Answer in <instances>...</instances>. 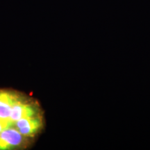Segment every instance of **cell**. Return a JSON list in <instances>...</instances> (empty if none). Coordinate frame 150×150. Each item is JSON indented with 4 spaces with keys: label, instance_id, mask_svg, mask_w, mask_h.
Returning <instances> with one entry per match:
<instances>
[{
    "label": "cell",
    "instance_id": "277c9868",
    "mask_svg": "<svg viewBox=\"0 0 150 150\" xmlns=\"http://www.w3.org/2000/svg\"><path fill=\"white\" fill-rule=\"evenodd\" d=\"M6 127H8L6 126L0 120V133H1V131L4 130L5 128H6Z\"/></svg>",
    "mask_w": 150,
    "mask_h": 150
},
{
    "label": "cell",
    "instance_id": "6da1fadb",
    "mask_svg": "<svg viewBox=\"0 0 150 150\" xmlns=\"http://www.w3.org/2000/svg\"><path fill=\"white\" fill-rule=\"evenodd\" d=\"M31 140L19 132L14 127L5 128L0 133V150H10L27 147Z\"/></svg>",
    "mask_w": 150,
    "mask_h": 150
},
{
    "label": "cell",
    "instance_id": "3957f363",
    "mask_svg": "<svg viewBox=\"0 0 150 150\" xmlns=\"http://www.w3.org/2000/svg\"><path fill=\"white\" fill-rule=\"evenodd\" d=\"M22 94L16 91L0 90V120L6 127H11L9 122L11 109Z\"/></svg>",
    "mask_w": 150,
    "mask_h": 150
},
{
    "label": "cell",
    "instance_id": "7a4b0ae2",
    "mask_svg": "<svg viewBox=\"0 0 150 150\" xmlns=\"http://www.w3.org/2000/svg\"><path fill=\"white\" fill-rule=\"evenodd\" d=\"M42 115L23 117L15 122L13 127L26 138L31 139L36 136L43 128Z\"/></svg>",
    "mask_w": 150,
    "mask_h": 150
}]
</instances>
